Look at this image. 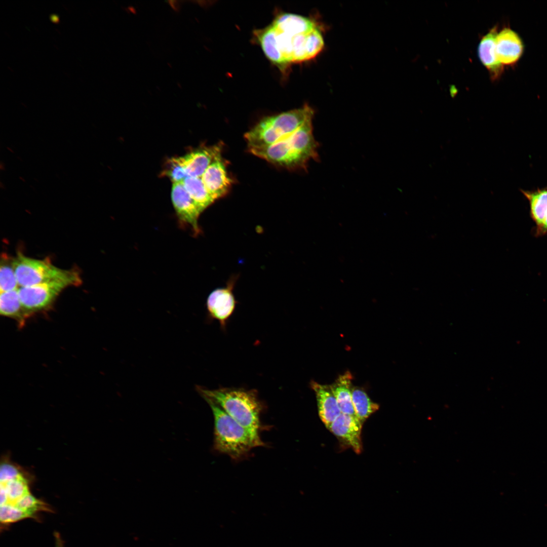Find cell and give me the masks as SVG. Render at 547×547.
I'll list each match as a JSON object with an SVG mask.
<instances>
[{
  "label": "cell",
  "instance_id": "2",
  "mask_svg": "<svg viewBox=\"0 0 547 547\" xmlns=\"http://www.w3.org/2000/svg\"><path fill=\"white\" fill-rule=\"evenodd\" d=\"M197 389L203 398L213 401L241 425L259 435L263 404L256 390L229 387L208 389L200 386Z\"/></svg>",
  "mask_w": 547,
  "mask_h": 547
},
{
  "label": "cell",
  "instance_id": "28",
  "mask_svg": "<svg viewBox=\"0 0 547 547\" xmlns=\"http://www.w3.org/2000/svg\"><path fill=\"white\" fill-rule=\"evenodd\" d=\"M54 536L55 540V547H65L64 541L60 533L57 531L54 532Z\"/></svg>",
  "mask_w": 547,
  "mask_h": 547
},
{
  "label": "cell",
  "instance_id": "23",
  "mask_svg": "<svg viewBox=\"0 0 547 547\" xmlns=\"http://www.w3.org/2000/svg\"><path fill=\"white\" fill-rule=\"evenodd\" d=\"M13 505L29 515L32 519H38L37 513L40 512H52V510L48 504L30 493L20 498Z\"/></svg>",
  "mask_w": 547,
  "mask_h": 547
},
{
  "label": "cell",
  "instance_id": "1",
  "mask_svg": "<svg viewBox=\"0 0 547 547\" xmlns=\"http://www.w3.org/2000/svg\"><path fill=\"white\" fill-rule=\"evenodd\" d=\"M312 121L307 120L296 131L275 143L249 150L275 165L290 169H305L310 160L319 161V144L312 133Z\"/></svg>",
  "mask_w": 547,
  "mask_h": 547
},
{
  "label": "cell",
  "instance_id": "6",
  "mask_svg": "<svg viewBox=\"0 0 547 547\" xmlns=\"http://www.w3.org/2000/svg\"><path fill=\"white\" fill-rule=\"evenodd\" d=\"M275 30L280 51L287 65L311 59L324 47L323 36L317 26L308 31L294 34Z\"/></svg>",
  "mask_w": 547,
  "mask_h": 547
},
{
  "label": "cell",
  "instance_id": "25",
  "mask_svg": "<svg viewBox=\"0 0 547 547\" xmlns=\"http://www.w3.org/2000/svg\"><path fill=\"white\" fill-rule=\"evenodd\" d=\"M28 518H31L14 505L8 504L1 505V523L4 525H8Z\"/></svg>",
  "mask_w": 547,
  "mask_h": 547
},
{
  "label": "cell",
  "instance_id": "15",
  "mask_svg": "<svg viewBox=\"0 0 547 547\" xmlns=\"http://www.w3.org/2000/svg\"><path fill=\"white\" fill-rule=\"evenodd\" d=\"M310 386L314 391L320 418L328 428L331 423L341 413L329 385L322 384L311 381Z\"/></svg>",
  "mask_w": 547,
  "mask_h": 547
},
{
  "label": "cell",
  "instance_id": "20",
  "mask_svg": "<svg viewBox=\"0 0 547 547\" xmlns=\"http://www.w3.org/2000/svg\"><path fill=\"white\" fill-rule=\"evenodd\" d=\"M351 399L356 415L362 423L379 409V405L373 402L360 387H352Z\"/></svg>",
  "mask_w": 547,
  "mask_h": 547
},
{
  "label": "cell",
  "instance_id": "31",
  "mask_svg": "<svg viewBox=\"0 0 547 547\" xmlns=\"http://www.w3.org/2000/svg\"><path fill=\"white\" fill-rule=\"evenodd\" d=\"M129 9L130 10V11H131V12H132V13H135V12H136V11H135V9H134V8H133V7H130V8H129Z\"/></svg>",
  "mask_w": 547,
  "mask_h": 547
},
{
  "label": "cell",
  "instance_id": "11",
  "mask_svg": "<svg viewBox=\"0 0 547 547\" xmlns=\"http://www.w3.org/2000/svg\"><path fill=\"white\" fill-rule=\"evenodd\" d=\"M496 52L502 65H515L521 58L524 51L523 42L515 30L509 27L502 29L496 36Z\"/></svg>",
  "mask_w": 547,
  "mask_h": 547
},
{
  "label": "cell",
  "instance_id": "4",
  "mask_svg": "<svg viewBox=\"0 0 547 547\" xmlns=\"http://www.w3.org/2000/svg\"><path fill=\"white\" fill-rule=\"evenodd\" d=\"M314 110L305 104L262 119L244 135L249 148L271 145L290 135L307 120L312 119Z\"/></svg>",
  "mask_w": 547,
  "mask_h": 547
},
{
  "label": "cell",
  "instance_id": "9",
  "mask_svg": "<svg viewBox=\"0 0 547 547\" xmlns=\"http://www.w3.org/2000/svg\"><path fill=\"white\" fill-rule=\"evenodd\" d=\"M171 200L181 223L190 226L195 235L199 234L198 219L203 211L191 199L182 182L173 183Z\"/></svg>",
  "mask_w": 547,
  "mask_h": 547
},
{
  "label": "cell",
  "instance_id": "13",
  "mask_svg": "<svg viewBox=\"0 0 547 547\" xmlns=\"http://www.w3.org/2000/svg\"><path fill=\"white\" fill-rule=\"evenodd\" d=\"M201 179L206 189L215 200L225 196L232 183L221 155L210 165Z\"/></svg>",
  "mask_w": 547,
  "mask_h": 547
},
{
  "label": "cell",
  "instance_id": "14",
  "mask_svg": "<svg viewBox=\"0 0 547 547\" xmlns=\"http://www.w3.org/2000/svg\"><path fill=\"white\" fill-rule=\"evenodd\" d=\"M497 33V26H494L482 37L478 47L479 58L488 69L492 81L498 80L504 70L503 65L499 61L496 52L495 41Z\"/></svg>",
  "mask_w": 547,
  "mask_h": 547
},
{
  "label": "cell",
  "instance_id": "5",
  "mask_svg": "<svg viewBox=\"0 0 547 547\" xmlns=\"http://www.w3.org/2000/svg\"><path fill=\"white\" fill-rule=\"evenodd\" d=\"M14 269L19 287L30 286L55 281H66L73 286L81 284L78 271L55 266L49 259L42 260L26 256L19 252L13 258Z\"/></svg>",
  "mask_w": 547,
  "mask_h": 547
},
{
  "label": "cell",
  "instance_id": "30",
  "mask_svg": "<svg viewBox=\"0 0 547 547\" xmlns=\"http://www.w3.org/2000/svg\"><path fill=\"white\" fill-rule=\"evenodd\" d=\"M51 19L54 22H57L58 21V17L56 15H52L51 16Z\"/></svg>",
  "mask_w": 547,
  "mask_h": 547
},
{
  "label": "cell",
  "instance_id": "18",
  "mask_svg": "<svg viewBox=\"0 0 547 547\" xmlns=\"http://www.w3.org/2000/svg\"><path fill=\"white\" fill-rule=\"evenodd\" d=\"M0 312L1 315L17 320L20 325L26 318L19 297L18 289L1 292Z\"/></svg>",
  "mask_w": 547,
  "mask_h": 547
},
{
  "label": "cell",
  "instance_id": "19",
  "mask_svg": "<svg viewBox=\"0 0 547 547\" xmlns=\"http://www.w3.org/2000/svg\"><path fill=\"white\" fill-rule=\"evenodd\" d=\"M182 183L191 199L203 211L216 201L206 189L201 177L187 176Z\"/></svg>",
  "mask_w": 547,
  "mask_h": 547
},
{
  "label": "cell",
  "instance_id": "26",
  "mask_svg": "<svg viewBox=\"0 0 547 547\" xmlns=\"http://www.w3.org/2000/svg\"><path fill=\"white\" fill-rule=\"evenodd\" d=\"M0 474L1 483L14 479L21 475L15 466L6 462L1 464Z\"/></svg>",
  "mask_w": 547,
  "mask_h": 547
},
{
  "label": "cell",
  "instance_id": "16",
  "mask_svg": "<svg viewBox=\"0 0 547 547\" xmlns=\"http://www.w3.org/2000/svg\"><path fill=\"white\" fill-rule=\"evenodd\" d=\"M352 381L351 373L346 371L329 385L341 413L356 416L351 399Z\"/></svg>",
  "mask_w": 547,
  "mask_h": 547
},
{
  "label": "cell",
  "instance_id": "3",
  "mask_svg": "<svg viewBox=\"0 0 547 547\" xmlns=\"http://www.w3.org/2000/svg\"><path fill=\"white\" fill-rule=\"evenodd\" d=\"M204 398L214 416L215 450L237 459L243 457L252 448L264 445L259 435L241 425L212 400Z\"/></svg>",
  "mask_w": 547,
  "mask_h": 547
},
{
  "label": "cell",
  "instance_id": "24",
  "mask_svg": "<svg viewBox=\"0 0 547 547\" xmlns=\"http://www.w3.org/2000/svg\"><path fill=\"white\" fill-rule=\"evenodd\" d=\"M163 171V174L170 178L173 183L182 182L188 176L180 157L168 159Z\"/></svg>",
  "mask_w": 547,
  "mask_h": 547
},
{
  "label": "cell",
  "instance_id": "8",
  "mask_svg": "<svg viewBox=\"0 0 547 547\" xmlns=\"http://www.w3.org/2000/svg\"><path fill=\"white\" fill-rule=\"evenodd\" d=\"M238 276H232L222 288L215 289L209 295L206 302L208 316L217 320L222 329H225L227 322L232 315L237 301L233 290Z\"/></svg>",
  "mask_w": 547,
  "mask_h": 547
},
{
  "label": "cell",
  "instance_id": "17",
  "mask_svg": "<svg viewBox=\"0 0 547 547\" xmlns=\"http://www.w3.org/2000/svg\"><path fill=\"white\" fill-rule=\"evenodd\" d=\"M521 191L529 202L530 217L535 224V230L537 229L547 214V187Z\"/></svg>",
  "mask_w": 547,
  "mask_h": 547
},
{
  "label": "cell",
  "instance_id": "22",
  "mask_svg": "<svg viewBox=\"0 0 547 547\" xmlns=\"http://www.w3.org/2000/svg\"><path fill=\"white\" fill-rule=\"evenodd\" d=\"M13 258L7 255L2 256L0 266V292H6L19 288V286L14 269Z\"/></svg>",
  "mask_w": 547,
  "mask_h": 547
},
{
  "label": "cell",
  "instance_id": "12",
  "mask_svg": "<svg viewBox=\"0 0 547 547\" xmlns=\"http://www.w3.org/2000/svg\"><path fill=\"white\" fill-rule=\"evenodd\" d=\"M221 143L211 146H201L180 157L188 176L201 177L218 157L221 155Z\"/></svg>",
  "mask_w": 547,
  "mask_h": 547
},
{
  "label": "cell",
  "instance_id": "10",
  "mask_svg": "<svg viewBox=\"0 0 547 547\" xmlns=\"http://www.w3.org/2000/svg\"><path fill=\"white\" fill-rule=\"evenodd\" d=\"M363 423L357 416L341 413L328 428L345 446L357 454L363 449L361 431Z\"/></svg>",
  "mask_w": 547,
  "mask_h": 547
},
{
  "label": "cell",
  "instance_id": "27",
  "mask_svg": "<svg viewBox=\"0 0 547 547\" xmlns=\"http://www.w3.org/2000/svg\"><path fill=\"white\" fill-rule=\"evenodd\" d=\"M547 234V214L541 227L535 230L534 235L536 237L543 236Z\"/></svg>",
  "mask_w": 547,
  "mask_h": 547
},
{
  "label": "cell",
  "instance_id": "29",
  "mask_svg": "<svg viewBox=\"0 0 547 547\" xmlns=\"http://www.w3.org/2000/svg\"><path fill=\"white\" fill-rule=\"evenodd\" d=\"M171 6V7L176 12L179 11L180 6L178 1H170L168 2Z\"/></svg>",
  "mask_w": 547,
  "mask_h": 547
},
{
  "label": "cell",
  "instance_id": "7",
  "mask_svg": "<svg viewBox=\"0 0 547 547\" xmlns=\"http://www.w3.org/2000/svg\"><path fill=\"white\" fill-rule=\"evenodd\" d=\"M71 286L73 285L68 281H55L33 286L19 287V297L26 318L50 308L60 293Z\"/></svg>",
  "mask_w": 547,
  "mask_h": 547
},
{
  "label": "cell",
  "instance_id": "21",
  "mask_svg": "<svg viewBox=\"0 0 547 547\" xmlns=\"http://www.w3.org/2000/svg\"><path fill=\"white\" fill-rule=\"evenodd\" d=\"M1 489L4 491L7 496V502L5 504L14 505L30 493L28 482L22 474L14 479L1 483Z\"/></svg>",
  "mask_w": 547,
  "mask_h": 547
}]
</instances>
